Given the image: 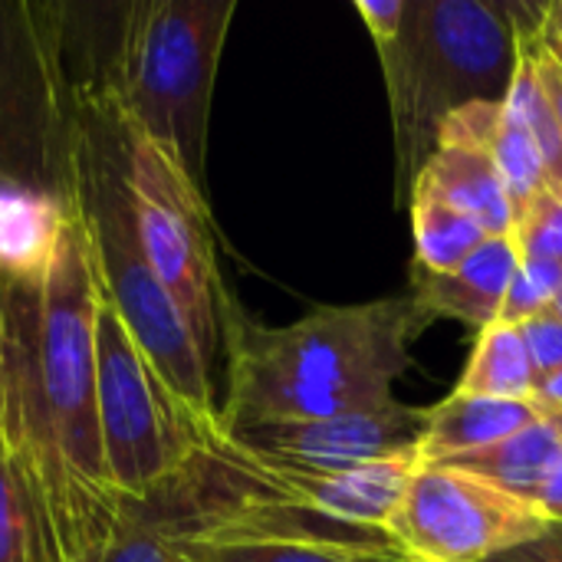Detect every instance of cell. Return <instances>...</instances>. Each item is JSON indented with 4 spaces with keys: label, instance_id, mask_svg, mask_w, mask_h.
Returning a JSON list of instances; mask_svg holds the SVG:
<instances>
[{
    "label": "cell",
    "instance_id": "obj_1",
    "mask_svg": "<svg viewBox=\"0 0 562 562\" xmlns=\"http://www.w3.org/2000/svg\"><path fill=\"white\" fill-rule=\"evenodd\" d=\"M95 313L79 217L43 280L0 283V441L30 474L63 562L89 560L125 504L99 445Z\"/></svg>",
    "mask_w": 562,
    "mask_h": 562
},
{
    "label": "cell",
    "instance_id": "obj_2",
    "mask_svg": "<svg viewBox=\"0 0 562 562\" xmlns=\"http://www.w3.org/2000/svg\"><path fill=\"white\" fill-rule=\"evenodd\" d=\"M431 323L412 296L359 306H316L290 326H260L240 313L217 428L319 422L392 402L412 369V342Z\"/></svg>",
    "mask_w": 562,
    "mask_h": 562
},
{
    "label": "cell",
    "instance_id": "obj_3",
    "mask_svg": "<svg viewBox=\"0 0 562 562\" xmlns=\"http://www.w3.org/2000/svg\"><path fill=\"white\" fill-rule=\"evenodd\" d=\"M69 63V59H66ZM72 82V204L99 296L122 319L165 389L207 438L217 428V382L175 300L155 277L122 178L115 115L102 79L69 63Z\"/></svg>",
    "mask_w": 562,
    "mask_h": 562
},
{
    "label": "cell",
    "instance_id": "obj_4",
    "mask_svg": "<svg viewBox=\"0 0 562 562\" xmlns=\"http://www.w3.org/2000/svg\"><path fill=\"white\" fill-rule=\"evenodd\" d=\"M234 0H138L109 7V36L89 63L119 112L204 188L207 125Z\"/></svg>",
    "mask_w": 562,
    "mask_h": 562
},
{
    "label": "cell",
    "instance_id": "obj_5",
    "mask_svg": "<svg viewBox=\"0 0 562 562\" xmlns=\"http://www.w3.org/2000/svg\"><path fill=\"white\" fill-rule=\"evenodd\" d=\"M375 49L395 128V201L405 207L441 122L471 102H504L517 30L510 3L408 0L398 36Z\"/></svg>",
    "mask_w": 562,
    "mask_h": 562
},
{
    "label": "cell",
    "instance_id": "obj_6",
    "mask_svg": "<svg viewBox=\"0 0 562 562\" xmlns=\"http://www.w3.org/2000/svg\"><path fill=\"white\" fill-rule=\"evenodd\" d=\"M109 102L115 115L119 161L142 250L161 286L175 300L178 313L184 316L217 382V375H224L227 346L240 319V306L234 303L217 263V237L207 211V194L161 145L142 135L119 112L112 95Z\"/></svg>",
    "mask_w": 562,
    "mask_h": 562
},
{
    "label": "cell",
    "instance_id": "obj_7",
    "mask_svg": "<svg viewBox=\"0 0 562 562\" xmlns=\"http://www.w3.org/2000/svg\"><path fill=\"white\" fill-rule=\"evenodd\" d=\"M0 181L76 207L63 3L0 0Z\"/></svg>",
    "mask_w": 562,
    "mask_h": 562
},
{
    "label": "cell",
    "instance_id": "obj_8",
    "mask_svg": "<svg viewBox=\"0 0 562 562\" xmlns=\"http://www.w3.org/2000/svg\"><path fill=\"white\" fill-rule=\"evenodd\" d=\"M95 412L105 477L119 501H151L168 491L204 441L102 296L95 313Z\"/></svg>",
    "mask_w": 562,
    "mask_h": 562
},
{
    "label": "cell",
    "instance_id": "obj_9",
    "mask_svg": "<svg viewBox=\"0 0 562 562\" xmlns=\"http://www.w3.org/2000/svg\"><path fill=\"white\" fill-rule=\"evenodd\" d=\"M550 530L533 504L445 464H418L389 524L395 547L418 562H494Z\"/></svg>",
    "mask_w": 562,
    "mask_h": 562
},
{
    "label": "cell",
    "instance_id": "obj_10",
    "mask_svg": "<svg viewBox=\"0 0 562 562\" xmlns=\"http://www.w3.org/2000/svg\"><path fill=\"white\" fill-rule=\"evenodd\" d=\"M428 425V408L389 402L366 412H349L319 422H267L217 428L231 445L290 464L310 468H346L379 458L418 451Z\"/></svg>",
    "mask_w": 562,
    "mask_h": 562
},
{
    "label": "cell",
    "instance_id": "obj_11",
    "mask_svg": "<svg viewBox=\"0 0 562 562\" xmlns=\"http://www.w3.org/2000/svg\"><path fill=\"white\" fill-rule=\"evenodd\" d=\"M520 254L510 237H491L451 273H431L412 263V300L428 323L458 319L481 333L497 323Z\"/></svg>",
    "mask_w": 562,
    "mask_h": 562
},
{
    "label": "cell",
    "instance_id": "obj_12",
    "mask_svg": "<svg viewBox=\"0 0 562 562\" xmlns=\"http://www.w3.org/2000/svg\"><path fill=\"white\" fill-rule=\"evenodd\" d=\"M76 207L0 181V283H36L49 273Z\"/></svg>",
    "mask_w": 562,
    "mask_h": 562
},
{
    "label": "cell",
    "instance_id": "obj_13",
    "mask_svg": "<svg viewBox=\"0 0 562 562\" xmlns=\"http://www.w3.org/2000/svg\"><path fill=\"white\" fill-rule=\"evenodd\" d=\"M464 142L477 151H484L491 158V165L501 171L510 201H514V214L517 207H524L537 191H543L550 181L540 151L533 148L530 135L524 132V125L510 115V109L504 102H471L461 105L458 112H451L441 122L438 142Z\"/></svg>",
    "mask_w": 562,
    "mask_h": 562
},
{
    "label": "cell",
    "instance_id": "obj_14",
    "mask_svg": "<svg viewBox=\"0 0 562 562\" xmlns=\"http://www.w3.org/2000/svg\"><path fill=\"white\" fill-rule=\"evenodd\" d=\"M540 418L547 415L533 398L507 402V398H477V395L454 392L441 405L428 408V425L418 445V458L422 464H445L451 458L491 448Z\"/></svg>",
    "mask_w": 562,
    "mask_h": 562
},
{
    "label": "cell",
    "instance_id": "obj_15",
    "mask_svg": "<svg viewBox=\"0 0 562 562\" xmlns=\"http://www.w3.org/2000/svg\"><path fill=\"white\" fill-rule=\"evenodd\" d=\"M415 184L435 191L451 207L464 211L471 221L484 227L487 237H510L514 231V201L491 165V158L464 142H438L435 155L418 171ZM412 184V188H415Z\"/></svg>",
    "mask_w": 562,
    "mask_h": 562
},
{
    "label": "cell",
    "instance_id": "obj_16",
    "mask_svg": "<svg viewBox=\"0 0 562 562\" xmlns=\"http://www.w3.org/2000/svg\"><path fill=\"white\" fill-rule=\"evenodd\" d=\"M560 454L562 415H547V418L527 425L524 431H517V435H510L491 448L445 461V468L481 477V481H487V484H494V487L530 504Z\"/></svg>",
    "mask_w": 562,
    "mask_h": 562
},
{
    "label": "cell",
    "instance_id": "obj_17",
    "mask_svg": "<svg viewBox=\"0 0 562 562\" xmlns=\"http://www.w3.org/2000/svg\"><path fill=\"white\" fill-rule=\"evenodd\" d=\"M171 553L178 562H366L369 557H379V553H356L346 547H329L313 540L221 533V530L175 533Z\"/></svg>",
    "mask_w": 562,
    "mask_h": 562
},
{
    "label": "cell",
    "instance_id": "obj_18",
    "mask_svg": "<svg viewBox=\"0 0 562 562\" xmlns=\"http://www.w3.org/2000/svg\"><path fill=\"white\" fill-rule=\"evenodd\" d=\"M0 562H63L46 507L23 464L0 441Z\"/></svg>",
    "mask_w": 562,
    "mask_h": 562
},
{
    "label": "cell",
    "instance_id": "obj_19",
    "mask_svg": "<svg viewBox=\"0 0 562 562\" xmlns=\"http://www.w3.org/2000/svg\"><path fill=\"white\" fill-rule=\"evenodd\" d=\"M537 389V372L520 336V326L494 323L481 329L474 356L458 382V395L477 398H507V402H530Z\"/></svg>",
    "mask_w": 562,
    "mask_h": 562
},
{
    "label": "cell",
    "instance_id": "obj_20",
    "mask_svg": "<svg viewBox=\"0 0 562 562\" xmlns=\"http://www.w3.org/2000/svg\"><path fill=\"white\" fill-rule=\"evenodd\" d=\"M412 227H415V263L431 273L458 270L471 254H477L491 237L464 211L451 207L435 191L412 188Z\"/></svg>",
    "mask_w": 562,
    "mask_h": 562
},
{
    "label": "cell",
    "instance_id": "obj_21",
    "mask_svg": "<svg viewBox=\"0 0 562 562\" xmlns=\"http://www.w3.org/2000/svg\"><path fill=\"white\" fill-rule=\"evenodd\" d=\"M175 520L158 501H125L109 540L86 562H171Z\"/></svg>",
    "mask_w": 562,
    "mask_h": 562
},
{
    "label": "cell",
    "instance_id": "obj_22",
    "mask_svg": "<svg viewBox=\"0 0 562 562\" xmlns=\"http://www.w3.org/2000/svg\"><path fill=\"white\" fill-rule=\"evenodd\" d=\"M504 105L510 109V115L524 125V132L530 135L533 148L540 151V161L550 175V181L562 188V135L553 109L547 102V92L537 79V69L530 63V56L524 53V46L517 43V66L504 95Z\"/></svg>",
    "mask_w": 562,
    "mask_h": 562
},
{
    "label": "cell",
    "instance_id": "obj_23",
    "mask_svg": "<svg viewBox=\"0 0 562 562\" xmlns=\"http://www.w3.org/2000/svg\"><path fill=\"white\" fill-rule=\"evenodd\" d=\"M510 240L520 257L562 263V188L547 184L514 214Z\"/></svg>",
    "mask_w": 562,
    "mask_h": 562
},
{
    "label": "cell",
    "instance_id": "obj_24",
    "mask_svg": "<svg viewBox=\"0 0 562 562\" xmlns=\"http://www.w3.org/2000/svg\"><path fill=\"white\" fill-rule=\"evenodd\" d=\"M562 286V263L557 260H540V257H520L514 277H510V286L504 293V306H501V316L497 323H507V326H520L524 319L543 313L557 290Z\"/></svg>",
    "mask_w": 562,
    "mask_h": 562
},
{
    "label": "cell",
    "instance_id": "obj_25",
    "mask_svg": "<svg viewBox=\"0 0 562 562\" xmlns=\"http://www.w3.org/2000/svg\"><path fill=\"white\" fill-rule=\"evenodd\" d=\"M543 7H530V3H510V16H514V30H517V43L524 46V53L530 56L533 69H537V79L547 92V102L553 109V119L560 125L562 135V63L550 53V46L543 43L540 36V26H543Z\"/></svg>",
    "mask_w": 562,
    "mask_h": 562
},
{
    "label": "cell",
    "instance_id": "obj_26",
    "mask_svg": "<svg viewBox=\"0 0 562 562\" xmlns=\"http://www.w3.org/2000/svg\"><path fill=\"white\" fill-rule=\"evenodd\" d=\"M520 336L527 342V352H530L537 379L547 375V372L562 369V319L550 306L543 313L524 319L520 323Z\"/></svg>",
    "mask_w": 562,
    "mask_h": 562
},
{
    "label": "cell",
    "instance_id": "obj_27",
    "mask_svg": "<svg viewBox=\"0 0 562 562\" xmlns=\"http://www.w3.org/2000/svg\"><path fill=\"white\" fill-rule=\"evenodd\" d=\"M405 0H356V13L362 16L369 36L375 46L382 43H392L402 30V20H405Z\"/></svg>",
    "mask_w": 562,
    "mask_h": 562
},
{
    "label": "cell",
    "instance_id": "obj_28",
    "mask_svg": "<svg viewBox=\"0 0 562 562\" xmlns=\"http://www.w3.org/2000/svg\"><path fill=\"white\" fill-rule=\"evenodd\" d=\"M530 504H533V510H537L550 527L562 530V454L557 458V464L550 468L547 481L540 484V491H537V497H533Z\"/></svg>",
    "mask_w": 562,
    "mask_h": 562
},
{
    "label": "cell",
    "instance_id": "obj_29",
    "mask_svg": "<svg viewBox=\"0 0 562 562\" xmlns=\"http://www.w3.org/2000/svg\"><path fill=\"white\" fill-rule=\"evenodd\" d=\"M533 402L543 408V415H562V369L537 379Z\"/></svg>",
    "mask_w": 562,
    "mask_h": 562
},
{
    "label": "cell",
    "instance_id": "obj_30",
    "mask_svg": "<svg viewBox=\"0 0 562 562\" xmlns=\"http://www.w3.org/2000/svg\"><path fill=\"white\" fill-rule=\"evenodd\" d=\"M540 36H543V43L550 46V53H553V56L562 63V40L553 33V30H550V26H547V20H543V26H540Z\"/></svg>",
    "mask_w": 562,
    "mask_h": 562
},
{
    "label": "cell",
    "instance_id": "obj_31",
    "mask_svg": "<svg viewBox=\"0 0 562 562\" xmlns=\"http://www.w3.org/2000/svg\"><path fill=\"white\" fill-rule=\"evenodd\" d=\"M366 562H405V553H379V557H369Z\"/></svg>",
    "mask_w": 562,
    "mask_h": 562
},
{
    "label": "cell",
    "instance_id": "obj_32",
    "mask_svg": "<svg viewBox=\"0 0 562 562\" xmlns=\"http://www.w3.org/2000/svg\"><path fill=\"white\" fill-rule=\"evenodd\" d=\"M550 310H553V313H557V316H560V319H562V286H560V290H557V296H553Z\"/></svg>",
    "mask_w": 562,
    "mask_h": 562
},
{
    "label": "cell",
    "instance_id": "obj_33",
    "mask_svg": "<svg viewBox=\"0 0 562 562\" xmlns=\"http://www.w3.org/2000/svg\"><path fill=\"white\" fill-rule=\"evenodd\" d=\"M405 562H418V560H408V557H405Z\"/></svg>",
    "mask_w": 562,
    "mask_h": 562
},
{
    "label": "cell",
    "instance_id": "obj_34",
    "mask_svg": "<svg viewBox=\"0 0 562 562\" xmlns=\"http://www.w3.org/2000/svg\"><path fill=\"white\" fill-rule=\"evenodd\" d=\"M171 562H178V560H175V553H171Z\"/></svg>",
    "mask_w": 562,
    "mask_h": 562
}]
</instances>
